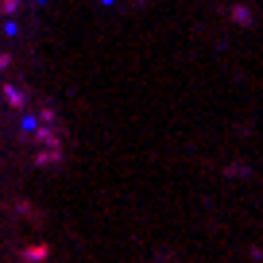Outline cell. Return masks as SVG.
I'll return each instance as SVG.
<instances>
[]
</instances>
